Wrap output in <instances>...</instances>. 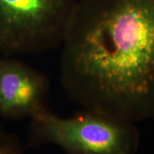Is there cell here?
Segmentation results:
<instances>
[{"label":"cell","instance_id":"3","mask_svg":"<svg viewBox=\"0 0 154 154\" xmlns=\"http://www.w3.org/2000/svg\"><path fill=\"white\" fill-rule=\"evenodd\" d=\"M77 0H0V56L61 47Z\"/></svg>","mask_w":154,"mask_h":154},{"label":"cell","instance_id":"5","mask_svg":"<svg viewBox=\"0 0 154 154\" xmlns=\"http://www.w3.org/2000/svg\"><path fill=\"white\" fill-rule=\"evenodd\" d=\"M0 154H23L19 140L0 128Z\"/></svg>","mask_w":154,"mask_h":154},{"label":"cell","instance_id":"2","mask_svg":"<svg viewBox=\"0 0 154 154\" xmlns=\"http://www.w3.org/2000/svg\"><path fill=\"white\" fill-rule=\"evenodd\" d=\"M31 119L34 141L55 144L67 154H135L139 145L136 123L96 111L62 119L45 109Z\"/></svg>","mask_w":154,"mask_h":154},{"label":"cell","instance_id":"4","mask_svg":"<svg viewBox=\"0 0 154 154\" xmlns=\"http://www.w3.org/2000/svg\"><path fill=\"white\" fill-rule=\"evenodd\" d=\"M47 76L12 57L0 56V116L32 119L45 109Z\"/></svg>","mask_w":154,"mask_h":154},{"label":"cell","instance_id":"1","mask_svg":"<svg viewBox=\"0 0 154 154\" xmlns=\"http://www.w3.org/2000/svg\"><path fill=\"white\" fill-rule=\"evenodd\" d=\"M61 47V84L84 110L154 119V0H77Z\"/></svg>","mask_w":154,"mask_h":154}]
</instances>
